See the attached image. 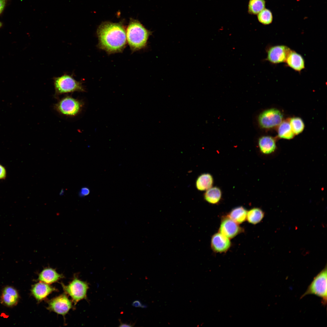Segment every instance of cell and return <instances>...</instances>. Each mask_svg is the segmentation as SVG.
Returning <instances> with one entry per match:
<instances>
[{
	"instance_id": "19",
	"label": "cell",
	"mask_w": 327,
	"mask_h": 327,
	"mask_svg": "<svg viewBox=\"0 0 327 327\" xmlns=\"http://www.w3.org/2000/svg\"><path fill=\"white\" fill-rule=\"evenodd\" d=\"M247 211L242 206H238L233 209L227 216L237 223L239 224L246 220Z\"/></svg>"
},
{
	"instance_id": "30",
	"label": "cell",
	"mask_w": 327,
	"mask_h": 327,
	"mask_svg": "<svg viewBox=\"0 0 327 327\" xmlns=\"http://www.w3.org/2000/svg\"><path fill=\"white\" fill-rule=\"evenodd\" d=\"M2 23L1 22H0V28L1 27V26H2Z\"/></svg>"
},
{
	"instance_id": "11",
	"label": "cell",
	"mask_w": 327,
	"mask_h": 327,
	"mask_svg": "<svg viewBox=\"0 0 327 327\" xmlns=\"http://www.w3.org/2000/svg\"><path fill=\"white\" fill-rule=\"evenodd\" d=\"M231 246L230 239L220 233L214 234L211 239V246L213 251L216 253H223L227 251Z\"/></svg>"
},
{
	"instance_id": "25",
	"label": "cell",
	"mask_w": 327,
	"mask_h": 327,
	"mask_svg": "<svg viewBox=\"0 0 327 327\" xmlns=\"http://www.w3.org/2000/svg\"><path fill=\"white\" fill-rule=\"evenodd\" d=\"M6 175V170L5 168L0 164V180L5 179Z\"/></svg>"
},
{
	"instance_id": "23",
	"label": "cell",
	"mask_w": 327,
	"mask_h": 327,
	"mask_svg": "<svg viewBox=\"0 0 327 327\" xmlns=\"http://www.w3.org/2000/svg\"><path fill=\"white\" fill-rule=\"evenodd\" d=\"M289 122L291 129L294 134H298L303 130L304 125L301 118L298 117H293L290 119Z\"/></svg>"
},
{
	"instance_id": "6",
	"label": "cell",
	"mask_w": 327,
	"mask_h": 327,
	"mask_svg": "<svg viewBox=\"0 0 327 327\" xmlns=\"http://www.w3.org/2000/svg\"><path fill=\"white\" fill-rule=\"evenodd\" d=\"M61 284L65 293L71 296L74 305L86 298L89 287L86 282L75 277L68 285Z\"/></svg>"
},
{
	"instance_id": "8",
	"label": "cell",
	"mask_w": 327,
	"mask_h": 327,
	"mask_svg": "<svg viewBox=\"0 0 327 327\" xmlns=\"http://www.w3.org/2000/svg\"><path fill=\"white\" fill-rule=\"evenodd\" d=\"M282 115L275 108L266 110L259 115L258 121L260 125L264 128H270L279 125L282 122Z\"/></svg>"
},
{
	"instance_id": "10",
	"label": "cell",
	"mask_w": 327,
	"mask_h": 327,
	"mask_svg": "<svg viewBox=\"0 0 327 327\" xmlns=\"http://www.w3.org/2000/svg\"><path fill=\"white\" fill-rule=\"evenodd\" d=\"M243 230L238 224L227 216L222 218L219 229V233L229 239L234 238Z\"/></svg>"
},
{
	"instance_id": "1",
	"label": "cell",
	"mask_w": 327,
	"mask_h": 327,
	"mask_svg": "<svg viewBox=\"0 0 327 327\" xmlns=\"http://www.w3.org/2000/svg\"><path fill=\"white\" fill-rule=\"evenodd\" d=\"M98 47L110 54L121 52L127 43L126 32L121 23L106 21L102 23L97 30Z\"/></svg>"
},
{
	"instance_id": "27",
	"label": "cell",
	"mask_w": 327,
	"mask_h": 327,
	"mask_svg": "<svg viewBox=\"0 0 327 327\" xmlns=\"http://www.w3.org/2000/svg\"><path fill=\"white\" fill-rule=\"evenodd\" d=\"M7 0H0V14L4 10Z\"/></svg>"
},
{
	"instance_id": "17",
	"label": "cell",
	"mask_w": 327,
	"mask_h": 327,
	"mask_svg": "<svg viewBox=\"0 0 327 327\" xmlns=\"http://www.w3.org/2000/svg\"><path fill=\"white\" fill-rule=\"evenodd\" d=\"M213 183L212 176L208 173H204L199 176L197 179L196 186L199 191L206 190L212 187Z\"/></svg>"
},
{
	"instance_id": "9",
	"label": "cell",
	"mask_w": 327,
	"mask_h": 327,
	"mask_svg": "<svg viewBox=\"0 0 327 327\" xmlns=\"http://www.w3.org/2000/svg\"><path fill=\"white\" fill-rule=\"evenodd\" d=\"M48 309L64 316L72 307V302L66 294L53 298L48 302Z\"/></svg>"
},
{
	"instance_id": "22",
	"label": "cell",
	"mask_w": 327,
	"mask_h": 327,
	"mask_svg": "<svg viewBox=\"0 0 327 327\" xmlns=\"http://www.w3.org/2000/svg\"><path fill=\"white\" fill-rule=\"evenodd\" d=\"M265 7L264 0H249L248 11L249 13L257 15L264 9Z\"/></svg>"
},
{
	"instance_id": "13",
	"label": "cell",
	"mask_w": 327,
	"mask_h": 327,
	"mask_svg": "<svg viewBox=\"0 0 327 327\" xmlns=\"http://www.w3.org/2000/svg\"><path fill=\"white\" fill-rule=\"evenodd\" d=\"M57 290L56 289L49 284L40 282L32 286L31 292L36 300L39 302L43 300L52 292Z\"/></svg>"
},
{
	"instance_id": "14",
	"label": "cell",
	"mask_w": 327,
	"mask_h": 327,
	"mask_svg": "<svg viewBox=\"0 0 327 327\" xmlns=\"http://www.w3.org/2000/svg\"><path fill=\"white\" fill-rule=\"evenodd\" d=\"M19 295L17 291L11 286L6 287L3 290L1 300L2 302L8 306H12L17 304Z\"/></svg>"
},
{
	"instance_id": "7",
	"label": "cell",
	"mask_w": 327,
	"mask_h": 327,
	"mask_svg": "<svg viewBox=\"0 0 327 327\" xmlns=\"http://www.w3.org/2000/svg\"><path fill=\"white\" fill-rule=\"evenodd\" d=\"M291 50L284 45L268 46L266 50L267 56L265 60L273 64L285 63Z\"/></svg>"
},
{
	"instance_id": "24",
	"label": "cell",
	"mask_w": 327,
	"mask_h": 327,
	"mask_svg": "<svg viewBox=\"0 0 327 327\" xmlns=\"http://www.w3.org/2000/svg\"><path fill=\"white\" fill-rule=\"evenodd\" d=\"M257 18L259 21L264 25L270 24L273 19L272 12L266 8H264L258 14Z\"/></svg>"
},
{
	"instance_id": "5",
	"label": "cell",
	"mask_w": 327,
	"mask_h": 327,
	"mask_svg": "<svg viewBox=\"0 0 327 327\" xmlns=\"http://www.w3.org/2000/svg\"><path fill=\"white\" fill-rule=\"evenodd\" d=\"M84 103L82 101L69 96H66L54 105V108L60 114L68 117H74L81 111Z\"/></svg>"
},
{
	"instance_id": "4",
	"label": "cell",
	"mask_w": 327,
	"mask_h": 327,
	"mask_svg": "<svg viewBox=\"0 0 327 327\" xmlns=\"http://www.w3.org/2000/svg\"><path fill=\"white\" fill-rule=\"evenodd\" d=\"M325 267L313 278L301 299L307 295L313 294L321 299L323 305L325 306L327 298V270Z\"/></svg>"
},
{
	"instance_id": "29",
	"label": "cell",
	"mask_w": 327,
	"mask_h": 327,
	"mask_svg": "<svg viewBox=\"0 0 327 327\" xmlns=\"http://www.w3.org/2000/svg\"><path fill=\"white\" fill-rule=\"evenodd\" d=\"M132 326L133 325H131L130 324L123 323H121L120 325L119 326L120 327H130Z\"/></svg>"
},
{
	"instance_id": "16",
	"label": "cell",
	"mask_w": 327,
	"mask_h": 327,
	"mask_svg": "<svg viewBox=\"0 0 327 327\" xmlns=\"http://www.w3.org/2000/svg\"><path fill=\"white\" fill-rule=\"evenodd\" d=\"M258 145L260 151L263 154H270L274 152L276 149L275 140L269 136H263L259 139Z\"/></svg>"
},
{
	"instance_id": "3",
	"label": "cell",
	"mask_w": 327,
	"mask_h": 327,
	"mask_svg": "<svg viewBox=\"0 0 327 327\" xmlns=\"http://www.w3.org/2000/svg\"><path fill=\"white\" fill-rule=\"evenodd\" d=\"M55 96L74 92H85L82 82L76 81L72 75L65 74L54 78Z\"/></svg>"
},
{
	"instance_id": "15",
	"label": "cell",
	"mask_w": 327,
	"mask_h": 327,
	"mask_svg": "<svg viewBox=\"0 0 327 327\" xmlns=\"http://www.w3.org/2000/svg\"><path fill=\"white\" fill-rule=\"evenodd\" d=\"M63 277V275L58 273L55 269L46 268L39 274L38 279L40 282L49 284L57 282Z\"/></svg>"
},
{
	"instance_id": "18",
	"label": "cell",
	"mask_w": 327,
	"mask_h": 327,
	"mask_svg": "<svg viewBox=\"0 0 327 327\" xmlns=\"http://www.w3.org/2000/svg\"><path fill=\"white\" fill-rule=\"evenodd\" d=\"M221 191L217 187H211L208 189L203 195L205 200L212 204L218 203L221 199Z\"/></svg>"
},
{
	"instance_id": "28",
	"label": "cell",
	"mask_w": 327,
	"mask_h": 327,
	"mask_svg": "<svg viewBox=\"0 0 327 327\" xmlns=\"http://www.w3.org/2000/svg\"><path fill=\"white\" fill-rule=\"evenodd\" d=\"M132 305L134 306L137 307H141L144 308V306L141 304L140 302L138 300H136L134 302L132 303Z\"/></svg>"
},
{
	"instance_id": "26",
	"label": "cell",
	"mask_w": 327,
	"mask_h": 327,
	"mask_svg": "<svg viewBox=\"0 0 327 327\" xmlns=\"http://www.w3.org/2000/svg\"><path fill=\"white\" fill-rule=\"evenodd\" d=\"M90 193L89 189L86 187L82 188L79 193V194L81 197H84L88 195Z\"/></svg>"
},
{
	"instance_id": "2",
	"label": "cell",
	"mask_w": 327,
	"mask_h": 327,
	"mask_svg": "<svg viewBox=\"0 0 327 327\" xmlns=\"http://www.w3.org/2000/svg\"><path fill=\"white\" fill-rule=\"evenodd\" d=\"M151 34L139 21L131 19L126 31L127 42L131 51L134 52L145 48Z\"/></svg>"
},
{
	"instance_id": "20",
	"label": "cell",
	"mask_w": 327,
	"mask_h": 327,
	"mask_svg": "<svg viewBox=\"0 0 327 327\" xmlns=\"http://www.w3.org/2000/svg\"><path fill=\"white\" fill-rule=\"evenodd\" d=\"M264 216V212L262 209L254 208L247 211L246 220L249 223L256 224L261 222Z\"/></svg>"
},
{
	"instance_id": "21",
	"label": "cell",
	"mask_w": 327,
	"mask_h": 327,
	"mask_svg": "<svg viewBox=\"0 0 327 327\" xmlns=\"http://www.w3.org/2000/svg\"><path fill=\"white\" fill-rule=\"evenodd\" d=\"M278 132L279 137L286 139L292 138L295 134L291 129L289 122L287 121L282 122L280 124Z\"/></svg>"
},
{
	"instance_id": "12",
	"label": "cell",
	"mask_w": 327,
	"mask_h": 327,
	"mask_svg": "<svg viewBox=\"0 0 327 327\" xmlns=\"http://www.w3.org/2000/svg\"><path fill=\"white\" fill-rule=\"evenodd\" d=\"M285 63L286 66L299 73L305 68V61L302 56L291 49Z\"/></svg>"
}]
</instances>
